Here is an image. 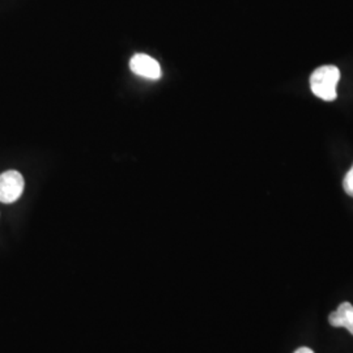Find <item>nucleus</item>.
I'll list each match as a JSON object with an SVG mask.
<instances>
[{"label":"nucleus","instance_id":"6","mask_svg":"<svg viewBox=\"0 0 353 353\" xmlns=\"http://www.w3.org/2000/svg\"><path fill=\"white\" fill-rule=\"evenodd\" d=\"M294 353H314L310 348H307V347H303V348H299L297 351Z\"/></svg>","mask_w":353,"mask_h":353},{"label":"nucleus","instance_id":"3","mask_svg":"<svg viewBox=\"0 0 353 353\" xmlns=\"http://www.w3.org/2000/svg\"><path fill=\"white\" fill-rule=\"evenodd\" d=\"M130 68L135 75L148 80H159L163 76L160 63L147 54H135L130 61Z\"/></svg>","mask_w":353,"mask_h":353},{"label":"nucleus","instance_id":"4","mask_svg":"<svg viewBox=\"0 0 353 353\" xmlns=\"http://www.w3.org/2000/svg\"><path fill=\"white\" fill-rule=\"evenodd\" d=\"M328 322L334 327L347 328L353 335V306L350 303L339 305L336 312H332L328 316Z\"/></svg>","mask_w":353,"mask_h":353},{"label":"nucleus","instance_id":"1","mask_svg":"<svg viewBox=\"0 0 353 353\" xmlns=\"http://www.w3.org/2000/svg\"><path fill=\"white\" fill-rule=\"evenodd\" d=\"M341 80V71L335 65L318 67L310 76L312 92L318 99L334 101L336 99V87Z\"/></svg>","mask_w":353,"mask_h":353},{"label":"nucleus","instance_id":"5","mask_svg":"<svg viewBox=\"0 0 353 353\" xmlns=\"http://www.w3.org/2000/svg\"><path fill=\"white\" fill-rule=\"evenodd\" d=\"M343 186H344L345 192H347L350 196H353V165L351 166V169L348 170V173H347V176L344 178V181H343Z\"/></svg>","mask_w":353,"mask_h":353},{"label":"nucleus","instance_id":"2","mask_svg":"<svg viewBox=\"0 0 353 353\" xmlns=\"http://www.w3.org/2000/svg\"><path fill=\"white\" fill-rule=\"evenodd\" d=\"M26 181L21 173L8 170L0 174V202L11 204L23 195Z\"/></svg>","mask_w":353,"mask_h":353}]
</instances>
